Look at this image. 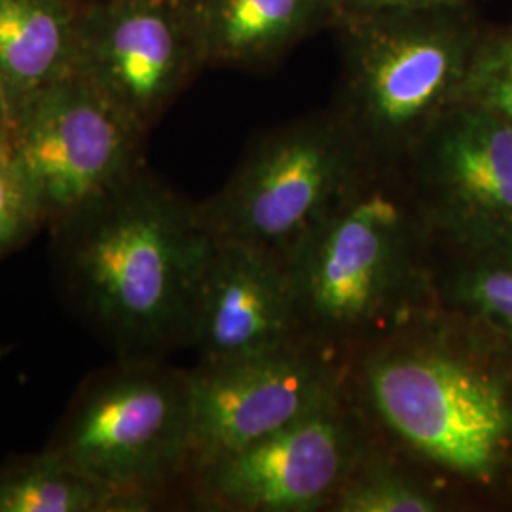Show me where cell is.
Returning a JSON list of instances; mask_svg holds the SVG:
<instances>
[{"mask_svg": "<svg viewBox=\"0 0 512 512\" xmlns=\"http://www.w3.org/2000/svg\"><path fill=\"white\" fill-rule=\"evenodd\" d=\"M454 105L488 110L512 124V33L478 38Z\"/></svg>", "mask_w": 512, "mask_h": 512, "instance_id": "ac0fdd59", "label": "cell"}, {"mask_svg": "<svg viewBox=\"0 0 512 512\" xmlns=\"http://www.w3.org/2000/svg\"><path fill=\"white\" fill-rule=\"evenodd\" d=\"M12 131H14V118L12 109L8 103V95L0 82V154L10 158V147H12Z\"/></svg>", "mask_w": 512, "mask_h": 512, "instance_id": "44dd1931", "label": "cell"}, {"mask_svg": "<svg viewBox=\"0 0 512 512\" xmlns=\"http://www.w3.org/2000/svg\"><path fill=\"white\" fill-rule=\"evenodd\" d=\"M2 156H4V154H2Z\"/></svg>", "mask_w": 512, "mask_h": 512, "instance_id": "603a6c76", "label": "cell"}, {"mask_svg": "<svg viewBox=\"0 0 512 512\" xmlns=\"http://www.w3.org/2000/svg\"><path fill=\"white\" fill-rule=\"evenodd\" d=\"M467 0H332L336 18L353 14L372 12H393V10H431V8H456Z\"/></svg>", "mask_w": 512, "mask_h": 512, "instance_id": "ffe728a7", "label": "cell"}, {"mask_svg": "<svg viewBox=\"0 0 512 512\" xmlns=\"http://www.w3.org/2000/svg\"><path fill=\"white\" fill-rule=\"evenodd\" d=\"M448 494L376 435L329 512H442Z\"/></svg>", "mask_w": 512, "mask_h": 512, "instance_id": "e0dca14e", "label": "cell"}, {"mask_svg": "<svg viewBox=\"0 0 512 512\" xmlns=\"http://www.w3.org/2000/svg\"><path fill=\"white\" fill-rule=\"evenodd\" d=\"M0 512H137L69 461L44 450L0 469Z\"/></svg>", "mask_w": 512, "mask_h": 512, "instance_id": "2e32d148", "label": "cell"}, {"mask_svg": "<svg viewBox=\"0 0 512 512\" xmlns=\"http://www.w3.org/2000/svg\"><path fill=\"white\" fill-rule=\"evenodd\" d=\"M401 164L433 228L512 226L511 122L452 105Z\"/></svg>", "mask_w": 512, "mask_h": 512, "instance_id": "8fae6325", "label": "cell"}, {"mask_svg": "<svg viewBox=\"0 0 512 512\" xmlns=\"http://www.w3.org/2000/svg\"><path fill=\"white\" fill-rule=\"evenodd\" d=\"M80 2H90V0H80Z\"/></svg>", "mask_w": 512, "mask_h": 512, "instance_id": "7402d4cb", "label": "cell"}, {"mask_svg": "<svg viewBox=\"0 0 512 512\" xmlns=\"http://www.w3.org/2000/svg\"><path fill=\"white\" fill-rule=\"evenodd\" d=\"M205 67L260 69L334 25L332 0H181Z\"/></svg>", "mask_w": 512, "mask_h": 512, "instance_id": "4fadbf2b", "label": "cell"}, {"mask_svg": "<svg viewBox=\"0 0 512 512\" xmlns=\"http://www.w3.org/2000/svg\"><path fill=\"white\" fill-rule=\"evenodd\" d=\"M40 228L44 224L29 186L12 160L0 154V256L29 241Z\"/></svg>", "mask_w": 512, "mask_h": 512, "instance_id": "d6986e66", "label": "cell"}, {"mask_svg": "<svg viewBox=\"0 0 512 512\" xmlns=\"http://www.w3.org/2000/svg\"><path fill=\"white\" fill-rule=\"evenodd\" d=\"M304 338L289 264L211 238L196 291L188 348L198 365L266 353Z\"/></svg>", "mask_w": 512, "mask_h": 512, "instance_id": "7c38bea8", "label": "cell"}, {"mask_svg": "<svg viewBox=\"0 0 512 512\" xmlns=\"http://www.w3.org/2000/svg\"><path fill=\"white\" fill-rule=\"evenodd\" d=\"M374 158L336 110L262 133L219 192L198 202L207 234L291 262Z\"/></svg>", "mask_w": 512, "mask_h": 512, "instance_id": "5b68a950", "label": "cell"}, {"mask_svg": "<svg viewBox=\"0 0 512 512\" xmlns=\"http://www.w3.org/2000/svg\"><path fill=\"white\" fill-rule=\"evenodd\" d=\"M205 69L181 0H90L82 6L73 73L150 131Z\"/></svg>", "mask_w": 512, "mask_h": 512, "instance_id": "30bf717a", "label": "cell"}, {"mask_svg": "<svg viewBox=\"0 0 512 512\" xmlns=\"http://www.w3.org/2000/svg\"><path fill=\"white\" fill-rule=\"evenodd\" d=\"M499 336L431 306L351 357V389L378 439L448 494L490 488L512 461V385Z\"/></svg>", "mask_w": 512, "mask_h": 512, "instance_id": "6da1fadb", "label": "cell"}, {"mask_svg": "<svg viewBox=\"0 0 512 512\" xmlns=\"http://www.w3.org/2000/svg\"><path fill=\"white\" fill-rule=\"evenodd\" d=\"M80 0H0V82L12 118L73 71Z\"/></svg>", "mask_w": 512, "mask_h": 512, "instance_id": "9a60e30c", "label": "cell"}, {"mask_svg": "<svg viewBox=\"0 0 512 512\" xmlns=\"http://www.w3.org/2000/svg\"><path fill=\"white\" fill-rule=\"evenodd\" d=\"M461 6L342 16V74L332 109L374 160L403 162L456 103L478 33Z\"/></svg>", "mask_w": 512, "mask_h": 512, "instance_id": "277c9868", "label": "cell"}, {"mask_svg": "<svg viewBox=\"0 0 512 512\" xmlns=\"http://www.w3.org/2000/svg\"><path fill=\"white\" fill-rule=\"evenodd\" d=\"M52 236L74 308L120 359H164L188 348L211 245L198 202L143 167Z\"/></svg>", "mask_w": 512, "mask_h": 512, "instance_id": "7a4b0ae2", "label": "cell"}, {"mask_svg": "<svg viewBox=\"0 0 512 512\" xmlns=\"http://www.w3.org/2000/svg\"><path fill=\"white\" fill-rule=\"evenodd\" d=\"M349 374L351 353L310 338L188 370L190 442L184 488L213 463L330 401L349 384Z\"/></svg>", "mask_w": 512, "mask_h": 512, "instance_id": "9c48e42d", "label": "cell"}, {"mask_svg": "<svg viewBox=\"0 0 512 512\" xmlns=\"http://www.w3.org/2000/svg\"><path fill=\"white\" fill-rule=\"evenodd\" d=\"M289 272L302 336L351 357L435 306L431 224L403 164L372 160Z\"/></svg>", "mask_w": 512, "mask_h": 512, "instance_id": "3957f363", "label": "cell"}, {"mask_svg": "<svg viewBox=\"0 0 512 512\" xmlns=\"http://www.w3.org/2000/svg\"><path fill=\"white\" fill-rule=\"evenodd\" d=\"M374 442L349 380L310 414L192 476L184 495L202 511L329 512Z\"/></svg>", "mask_w": 512, "mask_h": 512, "instance_id": "ba28073f", "label": "cell"}, {"mask_svg": "<svg viewBox=\"0 0 512 512\" xmlns=\"http://www.w3.org/2000/svg\"><path fill=\"white\" fill-rule=\"evenodd\" d=\"M435 304L512 346V226L433 228Z\"/></svg>", "mask_w": 512, "mask_h": 512, "instance_id": "5bb4252c", "label": "cell"}, {"mask_svg": "<svg viewBox=\"0 0 512 512\" xmlns=\"http://www.w3.org/2000/svg\"><path fill=\"white\" fill-rule=\"evenodd\" d=\"M145 139L147 131L71 71L18 110L10 160L54 232L145 167Z\"/></svg>", "mask_w": 512, "mask_h": 512, "instance_id": "52a82bcc", "label": "cell"}, {"mask_svg": "<svg viewBox=\"0 0 512 512\" xmlns=\"http://www.w3.org/2000/svg\"><path fill=\"white\" fill-rule=\"evenodd\" d=\"M188 442V370L120 359L80 387L46 450L139 512L183 494Z\"/></svg>", "mask_w": 512, "mask_h": 512, "instance_id": "8992f818", "label": "cell"}]
</instances>
